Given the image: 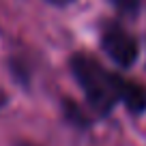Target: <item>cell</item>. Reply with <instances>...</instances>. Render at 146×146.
Instances as JSON below:
<instances>
[{
    "mask_svg": "<svg viewBox=\"0 0 146 146\" xmlns=\"http://www.w3.org/2000/svg\"><path fill=\"white\" fill-rule=\"evenodd\" d=\"M71 71L82 86L88 103L92 105L97 114H110L123 97L125 78L108 71L101 62H97L88 54H75L71 58Z\"/></svg>",
    "mask_w": 146,
    "mask_h": 146,
    "instance_id": "cell-1",
    "label": "cell"
},
{
    "mask_svg": "<svg viewBox=\"0 0 146 146\" xmlns=\"http://www.w3.org/2000/svg\"><path fill=\"white\" fill-rule=\"evenodd\" d=\"M103 52L120 67H131L137 58V41L131 32L118 24H108L101 32Z\"/></svg>",
    "mask_w": 146,
    "mask_h": 146,
    "instance_id": "cell-2",
    "label": "cell"
},
{
    "mask_svg": "<svg viewBox=\"0 0 146 146\" xmlns=\"http://www.w3.org/2000/svg\"><path fill=\"white\" fill-rule=\"evenodd\" d=\"M120 103H125L127 110L133 112V114H142V112H146V86H144V84L125 80Z\"/></svg>",
    "mask_w": 146,
    "mask_h": 146,
    "instance_id": "cell-3",
    "label": "cell"
},
{
    "mask_svg": "<svg viewBox=\"0 0 146 146\" xmlns=\"http://www.w3.org/2000/svg\"><path fill=\"white\" fill-rule=\"evenodd\" d=\"M112 5L116 7L120 15H127V17H135L140 13V5L142 0H112Z\"/></svg>",
    "mask_w": 146,
    "mask_h": 146,
    "instance_id": "cell-4",
    "label": "cell"
},
{
    "mask_svg": "<svg viewBox=\"0 0 146 146\" xmlns=\"http://www.w3.org/2000/svg\"><path fill=\"white\" fill-rule=\"evenodd\" d=\"M47 2H52V5H56V7H67V5H71L73 0H47Z\"/></svg>",
    "mask_w": 146,
    "mask_h": 146,
    "instance_id": "cell-5",
    "label": "cell"
},
{
    "mask_svg": "<svg viewBox=\"0 0 146 146\" xmlns=\"http://www.w3.org/2000/svg\"><path fill=\"white\" fill-rule=\"evenodd\" d=\"M15 146H36V144H32V142H19V144H15Z\"/></svg>",
    "mask_w": 146,
    "mask_h": 146,
    "instance_id": "cell-6",
    "label": "cell"
}]
</instances>
